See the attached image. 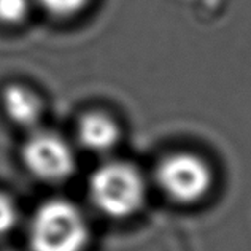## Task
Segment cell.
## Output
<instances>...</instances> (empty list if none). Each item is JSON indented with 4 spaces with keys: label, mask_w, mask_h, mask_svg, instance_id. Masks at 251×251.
Wrapping results in <instances>:
<instances>
[{
    "label": "cell",
    "mask_w": 251,
    "mask_h": 251,
    "mask_svg": "<svg viewBox=\"0 0 251 251\" xmlns=\"http://www.w3.org/2000/svg\"><path fill=\"white\" fill-rule=\"evenodd\" d=\"M21 220V211L13 197L0 191V237L8 235Z\"/></svg>",
    "instance_id": "9c48e42d"
},
{
    "label": "cell",
    "mask_w": 251,
    "mask_h": 251,
    "mask_svg": "<svg viewBox=\"0 0 251 251\" xmlns=\"http://www.w3.org/2000/svg\"><path fill=\"white\" fill-rule=\"evenodd\" d=\"M76 140L84 150L96 154H107L121 140V127L111 115L88 111L76 124Z\"/></svg>",
    "instance_id": "5b68a950"
},
{
    "label": "cell",
    "mask_w": 251,
    "mask_h": 251,
    "mask_svg": "<svg viewBox=\"0 0 251 251\" xmlns=\"http://www.w3.org/2000/svg\"><path fill=\"white\" fill-rule=\"evenodd\" d=\"M2 108L11 123L25 129H38L45 115L42 97L21 83L5 86L2 91Z\"/></svg>",
    "instance_id": "8992f818"
},
{
    "label": "cell",
    "mask_w": 251,
    "mask_h": 251,
    "mask_svg": "<svg viewBox=\"0 0 251 251\" xmlns=\"http://www.w3.org/2000/svg\"><path fill=\"white\" fill-rule=\"evenodd\" d=\"M34 0H0V24L18 25L29 18Z\"/></svg>",
    "instance_id": "ba28073f"
},
{
    "label": "cell",
    "mask_w": 251,
    "mask_h": 251,
    "mask_svg": "<svg viewBox=\"0 0 251 251\" xmlns=\"http://www.w3.org/2000/svg\"><path fill=\"white\" fill-rule=\"evenodd\" d=\"M34 2L50 16L64 19L80 15L91 0H34Z\"/></svg>",
    "instance_id": "52a82bcc"
},
{
    "label": "cell",
    "mask_w": 251,
    "mask_h": 251,
    "mask_svg": "<svg viewBox=\"0 0 251 251\" xmlns=\"http://www.w3.org/2000/svg\"><path fill=\"white\" fill-rule=\"evenodd\" d=\"M92 207L113 220L137 215L147 202L148 184L137 166L126 161H108L99 166L88 181Z\"/></svg>",
    "instance_id": "7a4b0ae2"
},
{
    "label": "cell",
    "mask_w": 251,
    "mask_h": 251,
    "mask_svg": "<svg viewBox=\"0 0 251 251\" xmlns=\"http://www.w3.org/2000/svg\"><path fill=\"white\" fill-rule=\"evenodd\" d=\"M156 183L170 201L181 205H194L213 189L215 172L201 154L175 151L164 156L157 164Z\"/></svg>",
    "instance_id": "3957f363"
},
{
    "label": "cell",
    "mask_w": 251,
    "mask_h": 251,
    "mask_svg": "<svg viewBox=\"0 0 251 251\" xmlns=\"http://www.w3.org/2000/svg\"><path fill=\"white\" fill-rule=\"evenodd\" d=\"M91 234L89 220L78 203L52 197L29 218L27 243L30 251H86Z\"/></svg>",
    "instance_id": "6da1fadb"
},
{
    "label": "cell",
    "mask_w": 251,
    "mask_h": 251,
    "mask_svg": "<svg viewBox=\"0 0 251 251\" xmlns=\"http://www.w3.org/2000/svg\"><path fill=\"white\" fill-rule=\"evenodd\" d=\"M24 167L42 181H65L76 170V153L72 143L51 130L34 129L21 148Z\"/></svg>",
    "instance_id": "277c9868"
}]
</instances>
